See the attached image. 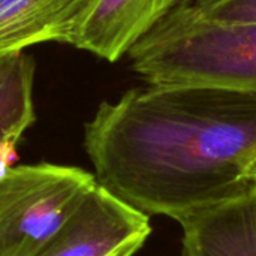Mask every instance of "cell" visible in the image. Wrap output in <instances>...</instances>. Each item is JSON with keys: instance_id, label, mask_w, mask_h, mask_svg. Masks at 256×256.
<instances>
[{"instance_id": "cell-1", "label": "cell", "mask_w": 256, "mask_h": 256, "mask_svg": "<svg viewBox=\"0 0 256 256\" xmlns=\"http://www.w3.org/2000/svg\"><path fill=\"white\" fill-rule=\"evenodd\" d=\"M99 186L150 216L182 222L255 180L256 94L207 87H135L84 124Z\"/></svg>"}, {"instance_id": "cell-2", "label": "cell", "mask_w": 256, "mask_h": 256, "mask_svg": "<svg viewBox=\"0 0 256 256\" xmlns=\"http://www.w3.org/2000/svg\"><path fill=\"white\" fill-rule=\"evenodd\" d=\"M128 56L147 86L256 94V21H214L188 4L165 16Z\"/></svg>"}, {"instance_id": "cell-3", "label": "cell", "mask_w": 256, "mask_h": 256, "mask_svg": "<svg viewBox=\"0 0 256 256\" xmlns=\"http://www.w3.org/2000/svg\"><path fill=\"white\" fill-rule=\"evenodd\" d=\"M98 184L94 174L56 164L0 172V256H36Z\"/></svg>"}, {"instance_id": "cell-4", "label": "cell", "mask_w": 256, "mask_h": 256, "mask_svg": "<svg viewBox=\"0 0 256 256\" xmlns=\"http://www.w3.org/2000/svg\"><path fill=\"white\" fill-rule=\"evenodd\" d=\"M150 218L96 184L36 256H134Z\"/></svg>"}, {"instance_id": "cell-5", "label": "cell", "mask_w": 256, "mask_h": 256, "mask_svg": "<svg viewBox=\"0 0 256 256\" xmlns=\"http://www.w3.org/2000/svg\"><path fill=\"white\" fill-rule=\"evenodd\" d=\"M195 0H92L80 15L69 45L117 62L165 16Z\"/></svg>"}, {"instance_id": "cell-6", "label": "cell", "mask_w": 256, "mask_h": 256, "mask_svg": "<svg viewBox=\"0 0 256 256\" xmlns=\"http://www.w3.org/2000/svg\"><path fill=\"white\" fill-rule=\"evenodd\" d=\"M178 224L182 256H256V180Z\"/></svg>"}, {"instance_id": "cell-7", "label": "cell", "mask_w": 256, "mask_h": 256, "mask_svg": "<svg viewBox=\"0 0 256 256\" xmlns=\"http://www.w3.org/2000/svg\"><path fill=\"white\" fill-rule=\"evenodd\" d=\"M92 0H0V57L42 42L69 44Z\"/></svg>"}, {"instance_id": "cell-8", "label": "cell", "mask_w": 256, "mask_h": 256, "mask_svg": "<svg viewBox=\"0 0 256 256\" xmlns=\"http://www.w3.org/2000/svg\"><path fill=\"white\" fill-rule=\"evenodd\" d=\"M34 62L24 51L0 58V172L10 166L15 147L34 123Z\"/></svg>"}, {"instance_id": "cell-9", "label": "cell", "mask_w": 256, "mask_h": 256, "mask_svg": "<svg viewBox=\"0 0 256 256\" xmlns=\"http://www.w3.org/2000/svg\"><path fill=\"white\" fill-rule=\"evenodd\" d=\"M192 4L202 16L214 21H256V0H195Z\"/></svg>"}, {"instance_id": "cell-10", "label": "cell", "mask_w": 256, "mask_h": 256, "mask_svg": "<svg viewBox=\"0 0 256 256\" xmlns=\"http://www.w3.org/2000/svg\"><path fill=\"white\" fill-rule=\"evenodd\" d=\"M249 177H250L252 180H256V159L252 162V165H250V168H249Z\"/></svg>"}, {"instance_id": "cell-11", "label": "cell", "mask_w": 256, "mask_h": 256, "mask_svg": "<svg viewBox=\"0 0 256 256\" xmlns=\"http://www.w3.org/2000/svg\"><path fill=\"white\" fill-rule=\"evenodd\" d=\"M0 58H2V57H0Z\"/></svg>"}]
</instances>
